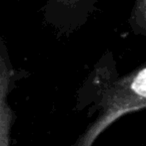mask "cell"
I'll return each mask as SVG.
<instances>
[{
	"label": "cell",
	"instance_id": "obj_1",
	"mask_svg": "<svg viewBox=\"0 0 146 146\" xmlns=\"http://www.w3.org/2000/svg\"><path fill=\"white\" fill-rule=\"evenodd\" d=\"M143 108H146V64L106 92L99 104V116L77 146H91L98 135L115 120Z\"/></svg>",
	"mask_w": 146,
	"mask_h": 146
},
{
	"label": "cell",
	"instance_id": "obj_2",
	"mask_svg": "<svg viewBox=\"0 0 146 146\" xmlns=\"http://www.w3.org/2000/svg\"><path fill=\"white\" fill-rule=\"evenodd\" d=\"M13 112L7 102V84L0 78V146H9Z\"/></svg>",
	"mask_w": 146,
	"mask_h": 146
},
{
	"label": "cell",
	"instance_id": "obj_3",
	"mask_svg": "<svg viewBox=\"0 0 146 146\" xmlns=\"http://www.w3.org/2000/svg\"><path fill=\"white\" fill-rule=\"evenodd\" d=\"M135 25L141 34L146 36V0H138L135 9Z\"/></svg>",
	"mask_w": 146,
	"mask_h": 146
}]
</instances>
